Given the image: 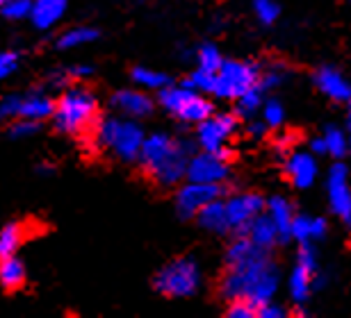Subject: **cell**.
I'll list each match as a JSON object with an SVG mask.
<instances>
[{
	"mask_svg": "<svg viewBox=\"0 0 351 318\" xmlns=\"http://www.w3.org/2000/svg\"><path fill=\"white\" fill-rule=\"evenodd\" d=\"M263 94L265 91L258 87H251L247 94H242L240 98H237V107H235V111H237V116H244V118H249V116H254L258 109L263 107Z\"/></svg>",
	"mask_w": 351,
	"mask_h": 318,
	"instance_id": "cell-27",
	"label": "cell"
},
{
	"mask_svg": "<svg viewBox=\"0 0 351 318\" xmlns=\"http://www.w3.org/2000/svg\"><path fill=\"white\" fill-rule=\"evenodd\" d=\"M189 144L180 139H173L171 134L153 132L144 139L139 164L142 171L160 187H176L182 180H187L189 164Z\"/></svg>",
	"mask_w": 351,
	"mask_h": 318,
	"instance_id": "cell-2",
	"label": "cell"
},
{
	"mask_svg": "<svg viewBox=\"0 0 351 318\" xmlns=\"http://www.w3.org/2000/svg\"><path fill=\"white\" fill-rule=\"evenodd\" d=\"M19 107H21V96L10 94L0 98V121H14L19 118Z\"/></svg>",
	"mask_w": 351,
	"mask_h": 318,
	"instance_id": "cell-35",
	"label": "cell"
},
{
	"mask_svg": "<svg viewBox=\"0 0 351 318\" xmlns=\"http://www.w3.org/2000/svg\"><path fill=\"white\" fill-rule=\"evenodd\" d=\"M153 287L167 298H189L201 287V266L192 257H178L160 268Z\"/></svg>",
	"mask_w": 351,
	"mask_h": 318,
	"instance_id": "cell-6",
	"label": "cell"
},
{
	"mask_svg": "<svg viewBox=\"0 0 351 318\" xmlns=\"http://www.w3.org/2000/svg\"><path fill=\"white\" fill-rule=\"evenodd\" d=\"M230 178V150L226 146L217 153L201 150L189 157L187 180L206 182V185H223Z\"/></svg>",
	"mask_w": 351,
	"mask_h": 318,
	"instance_id": "cell-8",
	"label": "cell"
},
{
	"mask_svg": "<svg viewBox=\"0 0 351 318\" xmlns=\"http://www.w3.org/2000/svg\"><path fill=\"white\" fill-rule=\"evenodd\" d=\"M280 273L278 266L267 257V250H261L240 264L228 266L226 275L219 282V293L226 300H249L256 307L271 302L274 293L278 291Z\"/></svg>",
	"mask_w": 351,
	"mask_h": 318,
	"instance_id": "cell-1",
	"label": "cell"
},
{
	"mask_svg": "<svg viewBox=\"0 0 351 318\" xmlns=\"http://www.w3.org/2000/svg\"><path fill=\"white\" fill-rule=\"evenodd\" d=\"M196 62H199V68L213 70V73H217V70H219V66L223 64L219 48H217L215 44H203V46H199V51H196Z\"/></svg>",
	"mask_w": 351,
	"mask_h": 318,
	"instance_id": "cell-29",
	"label": "cell"
},
{
	"mask_svg": "<svg viewBox=\"0 0 351 318\" xmlns=\"http://www.w3.org/2000/svg\"><path fill=\"white\" fill-rule=\"evenodd\" d=\"M254 12H256V16L263 21V23H274V21L278 18V14H280V7L276 0H254Z\"/></svg>",
	"mask_w": 351,
	"mask_h": 318,
	"instance_id": "cell-33",
	"label": "cell"
},
{
	"mask_svg": "<svg viewBox=\"0 0 351 318\" xmlns=\"http://www.w3.org/2000/svg\"><path fill=\"white\" fill-rule=\"evenodd\" d=\"M244 235H247L251 241L258 246V248L269 250V248L276 246V241L280 239V230L276 228V223L269 218V214H261V216H256L254 221H251V225L247 228Z\"/></svg>",
	"mask_w": 351,
	"mask_h": 318,
	"instance_id": "cell-19",
	"label": "cell"
},
{
	"mask_svg": "<svg viewBox=\"0 0 351 318\" xmlns=\"http://www.w3.org/2000/svg\"><path fill=\"white\" fill-rule=\"evenodd\" d=\"M267 214L276 228L280 230V237H290V228H292V221H294V211H292V204L285 200L283 196H274L267 200Z\"/></svg>",
	"mask_w": 351,
	"mask_h": 318,
	"instance_id": "cell-23",
	"label": "cell"
},
{
	"mask_svg": "<svg viewBox=\"0 0 351 318\" xmlns=\"http://www.w3.org/2000/svg\"><path fill=\"white\" fill-rule=\"evenodd\" d=\"M5 3H7V0H0V7H3V5H5Z\"/></svg>",
	"mask_w": 351,
	"mask_h": 318,
	"instance_id": "cell-46",
	"label": "cell"
},
{
	"mask_svg": "<svg viewBox=\"0 0 351 318\" xmlns=\"http://www.w3.org/2000/svg\"><path fill=\"white\" fill-rule=\"evenodd\" d=\"M258 316H261V318H285V309L278 307V305H271V302H267V305L258 307Z\"/></svg>",
	"mask_w": 351,
	"mask_h": 318,
	"instance_id": "cell-41",
	"label": "cell"
},
{
	"mask_svg": "<svg viewBox=\"0 0 351 318\" xmlns=\"http://www.w3.org/2000/svg\"><path fill=\"white\" fill-rule=\"evenodd\" d=\"M261 111H263V121L267 123V127H280L285 121V107H283V103L276 101V98L265 101Z\"/></svg>",
	"mask_w": 351,
	"mask_h": 318,
	"instance_id": "cell-31",
	"label": "cell"
},
{
	"mask_svg": "<svg viewBox=\"0 0 351 318\" xmlns=\"http://www.w3.org/2000/svg\"><path fill=\"white\" fill-rule=\"evenodd\" d=\"M19 68V53L0 51V80H7Z\"/></svg>",
	"mask_w": 351,
	"mask_h": 318,
	"instance_id": "cell-38",
	"label": "cell"
},
{
	"mask_svg": "<svg viewBox=\"0 0 351 318\" xmlns=\"http://www.w3.org/2000/svg\"><path fill=\"white\" fill-rule=\"evenodd\" d=\"M91 73H94V68H91L89 64H75V66L69 68V75L78 77V80H82V77H89Z\"/></svg>",
	"mask_w": 351,
	"mask_h": 318,
	"instance_id": "cell-42",
	"label": "cell"
},
{
	"mask_svg": "<svg viewBox=\"0 0 351 318\" xmlns=\"http://www.w3.org/2000/svg\"><path fill=\"white\" fill-rule=\"evenodd\" d=\"M39 121H30V118H14L10 125V137L12 139H30L32 134H37Z\"/></svg>",
	"mask_w": 351,
	"mask_h": 318,
	"instance_id": "cell-34",
	"label": "cell"
},
{
	"mask_svg": "<svg viewBox=\"0 0 351 318\" xmlns=\"http://www.w3.org/2000/svg\"><path fill=\"white\" fill-rule=\"evenodd\" d=\"M265 130H267V123L265 121H261V123H258V121L249 123V134H251V137H263Z\"/></svg>",
	"mask_w": 351,
	"mask_h": 318,
	"instance_id": "cell-44",
	"label": "cell"
},
{
	"mask_svg": "<svg viewBox=\"0 0 351 318\" xmlns=\"http://www.w3.org/2000/svg\"><path fill=\"white\" fill-rule=\"evenodd\" d=\"M55 111V101L44 91H30V94L21 96V107H19V118H30V121H46L53 118Z\"/></svg>",
	"mask_w": 351,
	"mask_h": 318,
	"instance_id": "cell-17",
	"label": "cell"
},
{
	"mask_svg": "<svg viewBox=\"0 0 351 318\" xmlns=\"http://www.w3.org/2000/svg\"><path fill=\"white\" fill-rule=\"evenodd\" d=\"M324 141H326V155H331V157H335V159H342L349 153V144H347L345 132L338 130V127H328L326 134H324Z\"/></svg>",
	"mask_w": 351,
	"mask_h": 318,
	"instance_id": "cell-28",
	"label": "cell"
},
{
	"mask_svg": "<svg viewBox=\"0 0 351 318\" xmlns=\"http://www.w3.org/2000/svg\"><path fill=\"white\" fill-rule=\"evenodd\" d=\"M217 198H221V185H206V182L187 180L176 191V211L180 218H194L199 211Z\"/></svg>",
	"mask_w": 351,
	"mask_h": 318,
	"instance_id": "cell-9",
	"label": "cell"
},
{
	"mask_svg": "<svg viewBox=\"0 0 351 318\" xmlns=\"http://www.w3.org/2000/svg\"><path fill=\"white\" fill-rule=\"evenodd\" d=\"M25 264L21 261L16 254L14 257H5L0 259V284H3L7 291H16L25 284Z\"/></svg>",
	"mask_w": 351,
	"mask_h": 318,
	"instance_id": "cell-22",
	"label": "cell"
},
{
	"mask_svg": "<svg viewBox=\"0 0 351 318\" xmlns=\"http://www.w3.org/2000/svg\"><path fill=\"white\" fill-rule=\"evenodd\" d=\"M347 125H349V132H351V107H349V116H347Z\"/></svg>",
	"mask_w": 351,
	"mask_h": 318,
	"instance_id": "cell-45",
	"label": "cell"
},
{
	"mask_svg": "<svg viewBox=\"0 0 351 318\" xmlns=\"http://www.w3.org/2000/svg\"><path fill=\"white\" fill-rule=\"evenodd\" d=\"M158 101L160 107L169 111L173 118H178L182 123L199 125L208 116L215 114L213 103L206 96H201V91L189 89L185 84H180V87H171V84L165 87L162 91H158Z\"/></svg>",
	"mask_w": 351,
	"mask_h": 318,
	"instance_id": "cell-5",
	"label": "cell"
},
{
	"mask_svg": "<svg viewBox=\"0 0 351 318\" xmlns=\"http://www.w3.org/2000/svg\"><path fill=\"white\" fill-rule=\"evenodd\" d=\"M258 82H261V68L256 64L228 59L215 73L213 94L217 98H223V101H237L251 87H256Z\"/></svg>",
	"mask_w": 351,
	"mask_h": 318,
	"instance_id": "cell-7",
	"label": "cell"
},
{
	"mask_svg": "<svg viewBox=\"0 0 351 318\" xmlns=\"http://www.w3.org/2000/svg\"><path fill=\"white\" fill-rule=\"evenodd\" d=\"M349 3H351V0H349Z\"/></svg>",
	"mask_w": 351,
	"mask_h": 318,
	"instance_id": "cell-47",
	"label": "cell"
},
{
	"mask_svg": "<svg viewBox=\"0 0 351 318\" xmlns=\"http://www.w3.org/2000/svg\"><path fill=\"white\" fill-rule=\"evenodd\" d=\"M226 209H228V218H230V228L235 232H247L256 216H261L267 209V202L261 194H254V191H242V194L230 196L226 200Z\"/></svg>",
	"mask_w": 351,
	"mask_h": 318,
	"instance_id": "cell-12",
	"label": "cell"
},
{
	"mask_svg": "<svg viewBox=\"0 0 351 318\" xmlns=\"http://www.w3.org/2000/svg\"><path fill=\"white\" fill-rule=\"evenodd\" d=\"M319 91L335 103H351V84L345 80V75L333 66H322L315 73Z\"/></svg>",
	"mask_w": 351,
	"mask_h": 318,
	"instance_id": "cell-15",
	"label": "cell"
},
{
	"mask_svg": "<svg viewBox=\"0 0 351 318\" xmlns=\"http://www.w3.org/2000/svg\"><path fill=\"white\" fill-rule=\"evenodd\" d=\"M23 239H25V232L19 223L5 225V228L0 230V259L14 257V254L19 252L21 243H23Z\"/></svg>",
	"mask_w": 351,
	"mask_h": 318,
	"instance_id": "cell-26",
	"label": "cell"
},
{
	"mask_svg": "<svg viewBox=\"0 0 351 318\" xmlns=\"http://www.w3.org/2000/svg\"><path fill=\"white\" fill-rule=\"evenodd\" d=\"M237 130V118L233 114H213L196 125V144L201 150L217 153L228 144Z\"/></svg>",
	"mask_w": 351,
	"mask_h": 318,
	"instance_id": "cell-10",
	"label": "cell"
},
{
	"mask_svg": "<svg viewBox=\"0 0 351 318\" xmlns=\"http://www.w3.org/2000/svg\"><path fill=\"white\" fill-rule=\"evenodd\" d=\"M96 39H98V30H94V27H89V25H75L60 34L58 48H62V51H73V48L87 46Z\"/></svg>",
	"mask_w": 351,
	"mask_h": 318,
	"instance_id": "cell-24",
	"label": "cell"
},
{
	"mask_svg": "<svg viewBox=\"0 0 351 318\" xmlns=\"http://www.w3.org/2000/svg\"><path fill=\"white\" fill-rule=\"evenodd\" d=\"M297 141H299V137L294 132H283V134H278V137H276V148L280 153H287L290 148L297 146Z\"/></svg>",
	"mask_w": 351,
	"mask_h": 318,
	"instance_id": "cell-40",
	"label": "cell"
},
{
	"mask_svg": "<svg viewBox=\"0 0 351 318\" xmlns=\"http://www.w3.org/2000/svg\"><path fill=\"white\" fill-rule=\"evenodd\" d=\"M185 87L189 89H196L201 94H213V87H215V73L213 70H206V68H196L192 70L187 77H185Z\"/></svg>",
	"mask_w": 351,
	"mask_h": 318,
	"instance_id": "cell-30",
	"label": "cell"
},
{
	"mask_svg": "<svg viewBox=\"0 0 351 318\" xmlns=\"http://www.w3.org/2000/svg\"><path fill=\"white\" fill-rule=\"evenodd\" d=\"M317 155L313 153H301V150H292L285 157L283 171L287 175V180L292 182L297 189H311L315 185L319 175V166H317Z\"/></svg>",
	"mask_w": 351,
	"mask_h": 318,
	"instance_id": "cell-14",
	"label": "cell"
},
{
	"mask_svg": "<svg viewBox=\"0 0 351 318\" xmlns=\"http://www.w3.org/2000/svg\"><path fill=\"white\" fill-rule=\"evenodd\" d=\"M196 221L203 230L213 232V235H226L233 228H230V218H228V209H226V200L221 202V198H217L210 204H206L199 214H196Z\"/></svg>",
	"mask_w": 351,
	"mask_h": 318,
	"instance_id": "cell-18",
	"label": "cell"
},
{
	"mask_svg": "<svg viewBox=\"0 0 351 318\" xmlns=\"http://www.w3.org/2000/svg\"><path fill=\"white\" fill-rule=\"evenodd\" d=\"M132 82L144 91H162L165 87H169V75L162 70L149 68V66H137L132 68Z\"/></svg>",
	"mask_w": 351,
	"mask_h": 318,
	"instance_id": "cell-25",
	"label": "cell"
},
{
	"mask_svg": "<svg viewBox=\"0 0 351 318\" xmlns=\"http://www.w3.org/2000/svg\"><path fill=\"white\" fill-rule=\"evenodd\" d=\"M32 5H34V0H7V3L0 7V12L12 21H25V18H30Z\"/></svg>",
	"mask_w": 351,
	"mask_h": 318,
	"instance_id": "cell-32",
	"label": "cell"
},
{
	"mask_svg": "<svg viewBox=\"0 0 351 318\" xmlns=\"http://www.w3.org/2000/svg\"><path fill=\"white\" fill-rule=\"evenodd\" d=\"M98 123V98L87 87H69L62 91V96L55 101L53 125L62 134H78L89 132Z\"/></svg>",
	"mask_w": 351,
	"mask_h": 318,
	"instance_id": "cell-4",
	"label": "cell"
},
{
	"mask_svg": "<svg viewBox=\"0 0 351 318\" xmlns=\"http://www.w3.org/2000/svg\"><path fill=\"white\" fill-rule=\"evenodd\" d=\"M317 271H311V268H306V266H301L297 264L292 268V273H290V280H287V291H290V298L294 302H306L308 298H311V291H313V287H315V275Z\"/></svg>",
	"mask_w": 351,
	"mask_h": 318,
	"instance_id": "cell-21",
	"label": "cell"
},
{
	"mask_svg": "<svg viewBox=\"0 0 351 318\" xmlns=\"http://www.w3.org/2000/svg\"><path fill=\"white\" fill-rule=\"evenodd\" d=\"M226 316L230 318H256L258 316V307L254 305V302H249V300H230V307H228V312Z\"/></svg>",
	"mask_w": 351,
	"mask_h": 318,
	"instance_id": "cell-37",
	"label": "cell"
},
{
	"mask_svg": "<svg viewBox=\"0 0 351 318\" xmlns=\"http://www.w3.org/2000/svg\"><path fill=\"white\" fill-rule=\"evenodd\" d=\"M311 153L313 155H326V141H324V137L311 141Z\"/></svg>",
	"mask_w": 351,
	"mask_h": 318,
	"instance_id": "cell-43",
	"label": "cell"
},
{
	"mask_svg": "<svg viewBox=\"0 0 351 318\" xmlns=\"http://www.w3.org/2000/svg\"><path fill=\"white\" fill-rule=\"evenodd\" d=\"M69 0H34L30 21L37 30H53L64 18Z\"/></svg>",
	"mask_w": 351,
	"mask_h": 318,
	"instance_id": "cell-16",
	"label": "cell"
},
{
	"mask_svg": "<svg viewBox=\"0 0 351 318\" xmlns=\"http://www.w3.org/2000/svg\"><path fill=\"white\" fill-rule=\"evenodd\" d=\"M326 191L328 202L335 216H340L347 225H351V182H349V168L342 161L328 168L326 175Z\"/></svg>",
	"mask_w": 351,
	"mask_h": 318,
	"instance_id": "cell-11",
	"label": "cell"
},
{
	"mask_svg": "<svg viewBox=\"0 0 351 318\" xmlns=\"http://www.w3.org/2000/svg\"><path fill=\"white\" fill-rule=\"evenodd\" d=\"M326 235V221L319 216H308V214H299L294 216L292 228H290V237L297 239L299 243H313Z\"/></svg>",
	"mask_w": 351,
	"mask_h": 318,
	"instance_id": "cell-20",
	"label": "cell"
},
{
	"mask_svg": "<svg viewBox=\"0 0 351 318\" xmlns=\"http://www.w3.org/2000/svg\"><path fill=\"white\" fill-rule=\"evenodd\" d=\"M144 127L139 121L121 114L105 116L94 125V144L119 161H139L144 146Z\"/></svg>",
	"mask_w": 351,
	"mask_h": 318,
	"instance_id": "cell-3",
	"label": "cell"
},
{
	"mask_svg": "<svg viewBox=\"0 0 351 318\" xmlns=\"http://www.w3.org/2000/svg\"><path fill=\"white\" fill-rule=\"evenodd\" d=\"M297 264L311 268V271H317V254H315L313 243H301L299 254H297Z\"/></svg>",
	"mask_w": 351,
	"mask_h": 318,
	"instance_id": "cell-39",
	"label": "cell"
},
{
	"mask_svg": "<svg viewBox=\"0 0 351 318\" xmlns=\"http://www.w3.org/2000/svg\"><path fill=\"white\" fill-rule=\"evenodd\" d=\"M110 105L117 114L135 118V121H142V118L151 116L153 107H156L151 96L144 89H119L117 94H112Z\"/></svg>",
	"mask_w": 351,
	"mask_h": 318,
	"instance_id": "cell-13",
	"label": "cell"
},
{
	"mask_svg": "<svg viewBox=\"0 0 351 318\" xmlns=\"http://www.w3.org/2000/svg\"><path fill=\"white\" fill-rule=\"evenodd\" d=\"M285 80V68L280 66H271L269 70H265V73H261V82H258V87H261L263 91H271L280 87Z\"/></svg>",
	"mask_w": 351,
	"mask_h": 318,
	"instance_id": "cell-36",
	"label": "cell"
}]
</instances>
